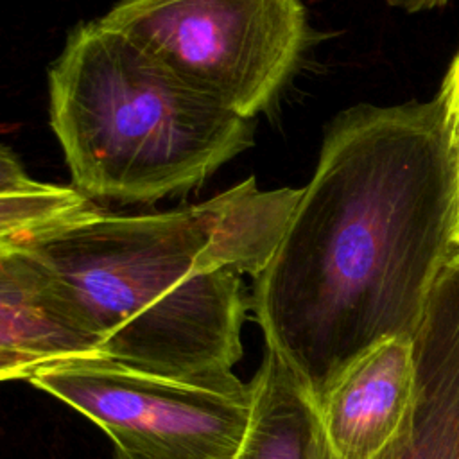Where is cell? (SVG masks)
<instances>
[{
	"label": "cell",
	"instance_id": "cell-12",
	"mask_svg": "<svg viewBox=\"0 0 459 459\" xmlns=\"http://www.w3.org/2000/svg\"><path fill=\"white\" fill-rule=\"evenodd\" d=\"M385 2L393 7H400V9H405L409 13H416V11L445 5L448 0H385Z\"/></svg>",
	"mask_w": 459,
	"mask_h": 459
},
{
	"label": "cell",
	"instance_id": "cell-14",
	"mask_svg": "<svg viewBox=\"0 0 459 459\" xmlns=\"http://www.w3.org/2000/svg\"><path fill=\"white\" fill-rule=\"evenodd\" d=\"M113 448H115V459H145V457H142L138 454H133V452H127L124 448H117V446H113Z\"/></svg>",
	"mask_w": 459,
	"mask_h": 459
},
{
	"label": "cell",
	"instance_id": "cell-4",
	"mask_svg": "<svg viewBox=\"0 0 459 459\" xmlns=\"http://www.w3.org/2000/svg\"><path fill=\"white\" fill-rule=\"evenodd\" d=\"M99 20L249 120L273 106L308 41L301 0H120Z\"/></svg>",
	"mask_w": 459,
	"mask_h": 459
},
{
	"label": "cell",
	"instance_id": "cell-5",
	"mask_svg": "<svg viewBox=\"0 0 459 459\" xmlns=\"http://www.w3.org/2000/svg\"><path fill=\"white\" fill-rule=\"evenodd\" d=\"M27 382L145 459H233L253 409L251 384L233 371L179 378L91 359L43 368Z\"/></svg>",
	"mask_w": 459,
	"mask_h": 459
},
{
	"label": "cell",
	"instance_id": "cell-11",
	"mask_svg": "<svg viewBox=\"0 0 459 459\" xmlns=\"http://www.w3.org/2000/svg\"><path fill=\"white\" fill-rule=\"evenodd\" d=\"M439 99L445 104L452 142L454 145H457L459 143V54L455 56V59L452 61L445 75Z\"/></svg>",
	"mask_w": 459,
	"mask_h": 459
},
{
	"label": "cell",
	"instance_id": "cell-10",
	"mask_svg": "<svg viewBox=\"0 0 459 459\" xmlns=\"http://www.w3.org/2000/svg\"><path fill=\"white\" fill-rule=\"evenodd\" d=\"M104 210L77 188L27 176L18 158L0 152V249L25 247L90 221Z\"/></svg>",
	"mask_w": 459,
	"mask_h": 459
},
{
	"label": "cell",
	"instance_id": "cell-8",
	"mask_svg": "<svg viewBox=\"0 0 459 459\" xmlns=\"http://www.w3.org/2000/svg\"><path fill=\"white\" fill-rule=\"evenodd\" d=\"M412 339L414 411L378 459H459V247L437 274Z\"/></svg>",
	"mask_w": 459,
	"mask_h": 459
},
{
	"label": "cell",
	"instance_id": "cell-13",
	"mask_svg": "<svg viewBox=\"0 0 459 459\" xmlns=\"http://www.w3.org/2000/svg\"><path fill=\"white\" fill-rule=\"evenodd\" d=\"M455 160H457V222H455V246L459 247V143L455 145Z\"/></svg>",
	"mask_w": 459,
	"mask_h": 459
},
{
	"label": "cell",
	"instance_id": "cell-1",
	"mask_svg": "<svg viewBox=\"0 0 459 459\" xmlns=\"http://www.w3.org/2000/svg\"><path fill=\"white\" fill-rule=\"evenodd\" d=\"M457 160L445 104L339 113L249 308L317 405L387 337H412L457 249Z\"/></svg>",
	"mask_w": 459,
	"mask_h": 459
},
{
	"label": "cell",
	"instance_id": "cell-2",
	"mask_svg": "<svg viewBox=\"0 0 459 459\" xmlns=\"http://www.w3.org/2000/svg\"><path fill=\"white\" fill-rule=\"evenodd\" d=\"M301 188L253 178L174 212L100 213L25 247L102 339L106 360L154 375L231 373L249 308L240 274L276 249Z\"/></svg>",
	"mask_w": 459,
	"mask_h": 459
},
{
	"label": "cell",
	"instance_id": "cell-7",
	"mask_svg": "<svg viewBox=\"0 0 459 459\" xmlns=\"http://www.w3.org/2000/svg\"><path fill=\"white\" fill-rule=\"evenodd\" d=\"M416 394L412 337H387L368 348L319 403L335 459H378L407 427Z\"/></svg>",
	"mask_w": 459,
	"mask_h": 459
},
{
	"label": "cell",
	"instance_id": "cell-6",
	"mask_svg": "<svg viewBox=\"0 0 459 459\" xmlns=\"http://www.w3.org/2000/svg\"><path fill=\"white\" fill-rule=\"evenodd\" d=\"M102 357L100 335L52 274L22 249H0V378Z\"/></svg>",
	"mask_w": 459,
	"mask_h": 459
},
{
	"label": "cell",
	"instance_id": "cell-3",
	"mask_svg": "<svg viewBox=\"0 0 459 459\" xmlns=\"http://www.w3.org/2000/svg\"><path fill=\"white\" fill-rule=\"evenodd\" d=\"M48 113L74 185L91 199L176 195L253 143L249 118L100 20L68 34L48 70Z\"/></svg>",
	"mask_w": 459,
	"mask_h": 459
},
{
	"label": "cell",
	"instance_id": "cell-9",
	"mask_svg": "<svg viewBox=\"0 0 459 459\" xmlns=\"http://www.w3.org/2000/svg\"><path fill=\"white\" fill-rule=\"evenodd\" d=\"M249 384L251 418L233 459H335L317 402L274 350L265 346Z\"/></svg>",
	"mask_w": 459,
	"mask_h": 459
}]
</instances>
